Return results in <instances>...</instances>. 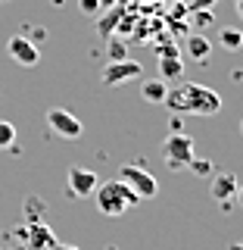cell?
I'll use <instances>...</instances> for the list:
<instances>
[{"mask_svg": "<svg viewBox=\"0 0 243 250\" xmlns=\"http://www.w3.org/2000/svg\"><path fill=\"white\" fill-rule=\"evenodd\" d=\"M234 200H237V207L243 209V185H237V191H234Z\"/></svg>", "mask_w": 243, "mask_h": 250, "instance_id": "23", "label": "cell"}, {"mask_svg": "<svg viewBox=\"0 0 243 250\" xmlns=\"http://www.w3.org/2000/svg\"><path fill=\"white\" fill-rule=\"evenodd\" d=\"M140 75H144V66H140V62H134V60H109V66L103 69L100 82H103L106 88H119V84L137 82Z\"/></svg>", "mask_w": 243, "mask_h": 250, "instance_id": "5", "label": "cell"}, {"mask_svg": "<svg viewBox=\"0 0 243 250\" xmlns=\"http://www.w3.org/2000/svg\"><path fill=\"white\" fill-rule=\"evenodd\" d=\"M190 169L197 172V175H209V169H212V166H209L206 160H197V156H193V160H190Z\"/></svg>", "mask_w": 243, "mask_h": 250, "instance_id": "19", "label": "cell"}, {"mask_svg": "<svg viewBox=\"0 0 243 250\" xmlns=\"http://www.w3.org/2000/svg\"><path fill=\"white\" fill-rule=\"evenodd\" d=\"M35 209H37V213H44V203H41V197H28V203H25V219L35 216Z\"/></svg>", "mask_w": 243, "mask_h": 250, "instance_id": "18", "label": "cell"}, {"mask_svg": "<svg viewBox=\"0 0 243 250\" xmlns=\"http://www.w3.org/2000/svg\"><path fill=\"white\" fill-rule=\"evenodd\" d=\"M22 238H25V250H53V247L59 244L56 234L50 231V225L37 222V219H28V222H25Z\"/></svg>", "mask_w": 243, "mask_h": 250, "instance_id": "7", "label": "cell"}, {"mask_svg": "<svg viewBox=\"0 0 243 250\" xmlns=\"http://www.w3.org/2000/svg\"><path fill=\"white\" fill-rule=\"evenodd\" d=\"M6 53H10V60L19 62V66H37V62H41L37 44L25 35H13L10 41H6Z\"/></svg>", "mask_w": 243, "mask_h": 250, "instance_id": "8", "label": "cell"}, {"mask_svg": "<svg viewBox=\"0 0 243 250\" xmlns=\"http://www.w3.org/2000/svg\"><path fill=\"white\" fill-rule=\"evenodd\" d=\"M0 3H3V0H0Z\"/></svg>", "mask_w": 243, "mask_h": 250, "instance_id": "31", "label": "cell"}, {"mask_svg": "<svg viewBox=\"0 0 243 250\" xmlns=\"http://www.w3.org/2000/svg\"><path fill=\"white\" fill-rule=\"evenodd\" d=\"M190 16H193V22H197V28L212 25V10H190Z\"/></svg>", "mask_w": 243, "mask_h": 250, "instance_id": "17", "label": "cell"}, {"mask_svg": "<svg viewBox=\"0 0 243 250\" xmlns=\"http://www.w3.org/2000/svg\"><path fill=\"white\" fill-rule=\"evenodd\" d=\"M119 178L137 194L140 200H144V197H156V191H159V185H156V175H153L150 169L137 166V163H125V166L119 169Z\"/></svg>", "mask_w": 243, "mask_h": 250, "instance_id": "4", "label": "cell"}, {"mask_svg": "<svg viewBox=\"0 0 243 250\" xmlns=\"http://www.w3.org/2000/svg\"><path fill=\"white\" fill-rule=\"evenodd\" d=\"M93 200H97V209L103 216H109V219H119V216L128 213L131 207H137V203H140V197L122 182V178L97 185V188H93Z\"/></svg>", "mask_w": 243, "mask_h": 250, "instance_id": "2", "label": "cell"}, {"mask_svg": "<svg viewBox=\"0 0 243 250\" xmlns=\"http://www.w3.org/2000/svg\"><path fill=\"white\" fill-rule=\"evenodd\" d=\"M100 10V0H81V13H97Z\"/></svg>", "mask_w": 243, "mask_h": 250, "instance_id": "22", "label": "cell"}, {"mask_svg": "<svg viewBox=\"0 0 243 250\" xmlns=\"http://www.w3.org/2000/svg\"><path fill=\"white\" fill-rule=\"evenodd\" d=\"M234 191H237V175L234 172H218V175H212V185H209L212 200H218V203L234 200Z\"/></svg>", "mask_w": 243, "mask_h": 250, "instance_id": "10", "label": "cell"}, {"mask_svg": "<svg viewBox=\"0 0 243 250\" xmlns=\"http://www.w3.org/2000/svg\"><path fill=\"white\" fill-rule=\"evenodd\" d=\"M0 250H3V247H0Z\"/></svg>", "mask_w": 243, "mask_h": 250, "instance_id": "32", "label": "cell"}, {"mask_svg": "<svg viewBox=\"0 0 243 250\" xmlns=\"http://www.w3.org/2000/svg\"><path fill=\"white\" fill-rule=\"evenodd\" d=\"M144 3H156V0H144Z\"/></svg>", "mask_w": 243, "mask_h": 250, "instance_id": "29", "label": "cell"}, {"mask_svg": "<svg viewBox=\"0 0 243 250\" xmlns=\"http://www.w3.org/2000/svg\"><path fill=\"white\" fill-rule=\"evenodd\" d=\"M184 72L181 57H159V78L162 82H178Z\"/></svg>", "mask_w": 243, "mask_h": 250, "instance_id": "13", "label": "cell"}, {"mask_svg": "<svg viewBox=\"0 0 243 250\" xmlns=\"http://www.w3.org/2000/svg\"><path fill=\"white\" fill-rule=\"evenodd\" d=\"M162 3H168V6H178V3H184V0H162Z\"/></svg>", "mask_w": 243, "mask_h": 250, "instance_id": "26", "label": "cell"}, {"mask_svg": "<svg viewBox=\"0 0 243 250\" xmlns=\"http://www.w3.org/2000/svg\"><path fill=\"white\" fill-rule=\"evenodd\" d=\"M190 10H215V0H190Z\"/></svg>", "mask_w": 243, "mask_h": 250, "instance_id": "21", "label": "cell"}, {"mask_svg": "<svg viewBox=\"0 0 243 250\" xmlns=\"http://www.w3.org/2000/svg\"><path fill=\"white\" fill-rule=\"evenodd\" d=\"M109 60H125V47L119 44V41H109Z\"/></svg>", "mask_w": 243, "mask_h": 250, "instance_id": "20", "label": "cell"}, {"mask_svg": "<svg viewBox=\"0 0 243 250\" xmlns=\"http://www.w3.org/2000/svg\"><path fill=\"white\" fill-rule=\"evenodd\" d=\"M47 125H50L53 135L66 138V141H78L84 135V125L78 116H72L69 109H59V106H50L47 109Z\"/></svg>", "mask_w": 243, "mask_h": 250, "instance_id": "6", "label": "cell"}, {"mask_svg": "<svg viewBox=\"0 0 243 250\" xmlns=\"http://www.w3.org/2000/svg\"><path fill=\"white\" fill-rule=\"evenodd\" d=\"M240 135H243V119H240Z\"/></svg>", "mask_w": 243, "mask_h": 250, "instance_id": "28", "label": "cell"}, {"mask_svg": "<svg viewBox=\"0 0 243 250\" xmlns=\"http://www.w3.org/2000/svg\"><path fill=\"white\" fill-rule=\"evenodd\" d=\"M218 44H222L224 47V50H240V47H243V31L240 28H222V31H218Z\"/></svg>", "mask_w": 243, "mask_h": 250, "instance_id": "14", "label": "cell"}, {"mask_svg": "<svg viewBox=\"0 0 243 250\" xmlns=\"http://www.w3.org/2000/svg\"><path fill=\"white\" fill-rule=\"evenodd\" d=\"M97 185H100L97 182V172H91V169H84V166H72V169H69V175H66L69 197H91Z\"/></svg>", "mask_w": 243, "mask_h": 250, "instance_id": "9", "label": "cell"}, {"mask_svg": "<svg viewBox=\"0 0 243 250\" xmlns=\"http://www.w3.org/2000/svg\"><path fill=\"white\" fill-rule=\"evenodd\" d=\"M209 53H212V41H206L203 35H190V38H187V57H190L193 62L209 60Z\"/></svg>", "mask_w": 243, "mask_h": 250, "instance_id": "12", "label": "cell"}, {"mask_svg": "<svg viewBox=\"0 0 243 250\" xmlns=\"http://www.w3.org/2000/svg\"><path fill=\"white\" fill-rule=\"evenodd\" d=\"M119 3H128V0H119Z\"/></svg>", "mask_w": 243, "mask_h": 250, "instance_id": "30", "label": "cell"}, {"mask_svg": "<svg viewBox=\"0 0 243 250\" xmlns=\"http://www.w3.org/2000/svg\"><path fill=\"white\" fill-rule=\"evenodd\" d=\"M13 144H16V125L0 119V150H10Z\"/></svg>", "mask_w": 243, "mask_h": 250, "instance_id": "15", "label": "cell"}, {"mask_svg": "<svg viewBox=\"0 0 243 250\" xmlns=\"http://www.w3.org/2000/svg\"><path fill=\"white\" fill-rule=\"evenodd\" d=\"M162 156H166V163L171 169H187L190 160L197 156V150H193V138L184 135V131H171V135L162 141Z\"/></svg>", "mask_w": 243, "mask_h": 250, "instance_id": "3", "label": "cell"}, {"mask_svg": "<svg viewBox=\"0 0 243 250\" xmlns=\"http://www.w3.org/2000/svg\"><path fill=\"white\" fill-rule=\"evenodd\" d=\"M53 250H81V247H75V244H56Z\"/></svg>", "mask_w": 243, "mask_h": 250, "instance_id": "24", "label": "cell"}, {"mask_svg": "<svg viewBox=\"0 0 243 250\" xmlns=\"http://www.w3.org/2000/svg\"><path fill=\"white\" fill-rule=\"evenodd\" d=\"M234 10H237V16L243 19V0H234Z\"/></svg>", "mask_w": 243, "mask_h": 250, "instance_id": "25", "label": "cell"}, {"mask_svg": "<svg viewBox=\"0 0 243 250\" xmlns=\"http://www.w3.org/2000/svg\"><path fill=\"white\" fill-rule=\"evenodd\" d=\"M231 250H243V241H240V244H234V247H231Z\"/></svg>", "mask_w": 243, "mask_h": 250, "instance_id": "27", "label": "cell"}, {"mask_svg": "<svg viewBox=\"0 0 243 250\" xmlns=\"http://www.w3.org/2000/svg\"><path fill=\"white\" fill-rule=\"evenodd\" d=\"M166 106L171 113H190V116H215L222 109V94L206 88V84H197V82H181L175 88H168L166 94Z\"/></svg>", "mask_w": 243, "mask_h": 250, "instance_id": "1", "label": "cell"}, {"mask_svg": "<svg viewBox=\"0 0 243 250\" xmlns=\"http://www.w3.org/2000/svg\"><path fill=\"white\" fill-rule=\"evenodd\" d=\"M119 19H122L119 13H112V16H103V19H100V25H97L100 38H109V31H115V25H119Z\"/></svg>", "mask_w": 243, "mask_h": 250, "instance_id": "16", "label": "cell"}, {"mask_svg": "<svg viewBox=\"0 0 243 250\" xmlns=\"http://www.w3.org/2000/svg\"><path fill=\"white\" fill-rule=\"evenodd\" d=\"M166 94H168V82H162V78H144L140 82V97L147 104H166Z\"/></svg>", "mask_w": 243, "mask_h": 250, "instance_id": "11", "label": "cell"}]
</instances>
